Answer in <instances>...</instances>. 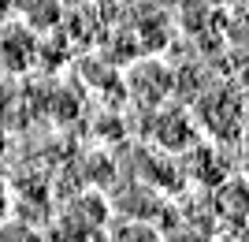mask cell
Returning a JSON list of instances; mask_svg holds the SVG:
<instances>
[{
	"label": "cell",
	"mask_w": 249,
	"mask_h": 242,
	"mask_svg": "<svg viewBox=\"0 0 249 242\" xmlns=\"http://www.w3.org/2000/svg\"><path fill=\"white\" fill-rule=\"evenodd\" d=\"M153 142L160 149H167V153H182V149H190L197 142V127H194V119H190L186 112L167 108V112H160L156 123H153Z\"/></svg>",
	"instance_id": "obj_3"
},
{
	"label": "cell",
	"mask_w": 249,
	"mask_h": 242,
	"mask_svg": "<svg viewBox=\"0 0 249 242\" xmlns=\"http://www.w3.org/2000/svg\"><path fill=\"white\" fill-rule=\"evenodd\" d=\"M37 37H41V34H34L26 22L8 19L0 26V67L11 71V74L30 71L34 60H37V45H41Z\"/></svg>",
	"instance_id": "obj_1"
},
{
	"label": "cell",
	"mask_w": 249,
	"mask_h": 242,
	"mask_svg": "<svg viewBox=\"0 0 249 242\" xmlns=\"http://www.w3.org/2000/svg\"><path fill=\"white\" fill-rule=\"evenodd\" d=\"M201 4H208V8H216V11H227L234 4H242V0H201Z\"/></svg>",
	"instance_id": "obj_5"
},
{
	"label": "cell",
	"mask_w": 249,
	"mask_h": 242,
	"mask_svg": "<svg viewBox=\"0 0 249 242\" xmlns=\"http://www.w3.org/2000/svg\"><path fill=\"white\" fill-rule=\"evenodd\" d=\"M11 11L34 34H49L63 22V0H11Z\"/></svg>",
	"instance_id": "obj_4"
},
{
	"label": "cell",
	"mask_w": 249,
	"mask_h": 242,
	"mask_svg": "<svg viewBox=\"0 0 249 242\" xmlns=\"http://www.w3.org/2000/svg\"><path fill=\"white\" fill-rule=\"evenodd\" d=\"M108 223H112L108 201L97 198V194H78L67 205V212L60 216V231L63 235H108Z\"/></svg>",
	"instance_id": "obj_2"
},
{
	"label": "cell",
	"mask_w": 249,
	"mask_h": 242,
	"mask_svg": "<svg viewBox=\"0 0 249 242\" xmlns=\"http://www.w3.org/2000/svg\"><path fill=\"white\" fill-rule=\"evenodd\" d=\"M8 19H15V11H11V0H0V26Z\"/></svg>",
	"instance_id": "obj_6"
}]
</instances>
